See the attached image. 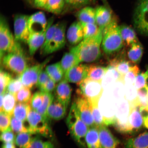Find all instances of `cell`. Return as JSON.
Segmentation results:
<instances>
[{"label": "cell", "mask_w": 148, "mask_h": 148, "mask_svg": "<svg viewBox=\"0 0 148 148\" xmlns=\"http://www.w3.org/2000/svg\"><path fill=\"white\" fill-rule=\"evenodd\" d=\"M103 38V30L99 28L95 36L84 39L73 47L80 63L94 62L101 58L100 46Z\"/></svg>", "instance_id": "1"}, {"label": "cell", "mask_w": 148, "mask_h": 148, "mask_svg": "<svg viewBox=\"0 0 148 148\" xmlns=\"http://www.w3.org/2000/svg\"><path fill=\"white\" fill-rule=\"evenodd\" d=\"M101 47L105 54L110 56L119 52L124 44L120 33V26L115 19L103 30Z\"/></svg>", "instance_id": "2"}, {"label": "cell", "mask_w": 148, "mask_h": 148, "mask_svg": "<svg viewBox=\"0 0 148 148\" xmlns=\"http://www.w3.org/2000/svg\"><path fill=\"white\" fill-rule=\"evenodd\" d=\"M66 124L70 134L81 147L86 148V137L88 127L79 116L73 103L66 119Z\"/></svg>", "instance_id": "3"}, {"label": "cell", "mask_w": 148, "mask_h": 148, "mask_svg": "<svg viewBox=\"0 0 148 148\" xmlns=\"http://www.w3.org/2000/svg\"><path fill=\"white\" fill-rule=\"evenodd\" d=\"M4 67L20 75L27 67V59L21 44L11 52L6 53L1 62Z\"/></svg>", "instance_id": "4"}, {"label": "cell", "mask_w": 148, "mask_h": 148, "mask_svg": "<svg viewBox=\"0 0 148 148\" xmlns=\"http://www.w3.org/2000/svg\"><path fill=\"white\" fill-rule=\"evenodd\" d=\"M25 122L28 132L32 134H39L48 137L52 136L49 121L36 110L31 109Z\"/></svg>", "instance_id": "5"}, {"label": "cell", "mask_w": 148, "mask_h": 148, "mask_svg": "<svg viewBox=\"0 0 148 148\" xmlns=\"http://www.w3.org/2000/svg\"><path fill=\"white\" fill-rule=\"evenodd\" d=\"M20 44L16 41L4 16L0 18V58L1 62L7 53L14 51Z\"/></svg>", "instance_id": "6"}, {"label": "cell", "mask_w": 148, "mask_h": 148, "mask_svg": "<svg viewBox=\"0 0 148 148\" xmlns=\"http://www.w3.org/2000/svg\"><path fill=\"white\" fill-rule=\"evenodd\" d=\"M131 109L130 103L125 98L116 102L115 121L113 125L118 132L123 134H131L129 123Z\"/></svg>", "instance_id": "7"}, {"label": "cell", "mask_w": 148, "mask_h": 148, "mask_svg": "<svg viewBox=\"0 0 148 148\" xmlns=\"http://www.w3.org/2000/svg\"><path fill=\"white\" fill-rule=\"evenodd\" d=\"M116 102L108 92L103 90L98 102V106L105 125H114L115 121Z\"/></svg>", "instance_id": "8"}, {"label": "cell", "mask_w": 148, "mask_h": 148, "mask_svg": "<svg viewBox=\"0 0 148 148\" xmlns=\"http://www.w3.org/2000/svg\"><path fill=\"white\" fill-rule=\"evenodd\" d=\"M133 23L140 34L148 36V0H138L135 8Z\"/></svg>", "instance_id": "9"}, {"label": "cell", "mask_w": 148, "mask_h": 148, "mask_svg": "<svg viewBox=\"0 0 148 148\" xmlns=\"http://www.w3.org/2000/svg\"><path fill=\"white\" fill-rule=\"evenodd\" d=\"M65 23H57L54 35L47 45L40 49V54L46 56L60 50L63 48L66 44Z\"/></svg>", "instance_id": "10"}, {"label": "cell", "mask_w": 148, "mask_h": 148, "mask_svg": "<svg viewBox=\"0 0 148 148\" xmlns=\"http://www.w3.org/2000/svg\"><path fill=\"white\" fill-rule=\"evenodd\" d=\"M79 86L77 92L90 101L99 100L103 91L101 82L88 77L81 82Z\"/></svg>", "instance_id": "11"}, {"label": "cell", "mask_w": 148, "mask_h": 148, "mask_svg": "<svg viewBox=\"0 0 148 148\" xmlns=\"http://www.w3.org/2000/svg\"><path fill=\"white\" fill-rule=\"evenodd\" d=\"M77 97L73 103L82 121L89 127L95 126L92 112L91 102L76 92Z\"/></svg>", "instance_id": "12"}, {"label": "cell", "mask_w": 148, "mask_h": 148, "mask_svg": "<svg viewBox=\"0 0 148 148\" xmlns=\"http://www.w3.org/2000/svg\"><path fill=\"white\" fill-rule=\"evenodd\" d=\"M51 59V57H49L41 63L28 67L25 69L20 75L24 86L31 89L36 86L39 76Z\"/></svg>", "instance_id": "13"}, {"label": "cell", "mask_w": 148, "mask_h": 148, "mask_svg": "<svg viewBox=\"0 0 148 148\" xmlns=\"http://www.w3.org/2000/svg\"><path fill=\"white\" fill-rule=\"evenodd\" d=\"M29 16L16 15L14 18V36L16 41L27 43L30 35L28 25Z\"/></svg>", "instance_id": "14"}, {"label": "cell", "mask_w": 148, "mask_h": 148, "mask_svg": "<svg viewBox=\"0 0 148 148\" xmlns=\"http://www.w3.org/2000/svg\"><path fill=\"white\" fill-rule=\"evenodd\" d=\"M48 21L45 14L39 12L29 16L28 25L31 34L43 33L46 30Z\"/></svg>", "instance_id": "15"}, {"label": "cell", "mask_w": 148, "mask_h": 148, "mask_svg": "<svg viewBox=\"0 0 148 148\" xmlns=\"http://www.w3.org/2000/svg\"><path fill=\"white\" fill-rule=\"evenodd\" d=\"M88 66L80 64L72 68L64 74V79L68 82L79 84L88 77Z\"/></svg>", "instance_id": "16"}, {"label": "cell", "mask_w": 148, "mask_h": 148, "mask_svg": "<svg viewBox=\"0 0 148 148\" xmlns=\"http://www.w3.org/2000/svg\"><path fill=\"white\" fill-rule=\"evenodd\" d=\"M72 91L71 86L64 78L56 86L54 97L68 107L71 100Z\"/></svg>", "instance_id": "17"}, {"label": "cell", "mask_w": 148, "mask_h": 148, "mask_svg": "<svg viewBox=\"0 0 148 148\" xmlns=\"http://www.w3.org/2000/svg\"><path fill=\"white\" fill-rule=\"evenodd\" d=\"M68 42L73 46H76L84 39L82 25L79 21L74 22L70 25L66 34Z\"/></svg>", "instance_id": "18"}, {"label": "cell", "mask_w": 148, "mask_h": 148, "mask_svg": "<svg viewBox=\"0 0 148 148\" xmlns=\"http://www.w3.org/2000/svg\"><path fill=\"white\" fill-rule=\"evenodd\" d=\"M68 106L54 97L47 111V116L49 119L58 120L63 118Z\"/></svg>", "instance_id": "19"}, {"label": "cell", "mask_w": 148, "mask_h": 148, "mask_svg": "<svg viewBox=\"0 0 148 148\" xmlns=\"http://www.w3.org/2000/svg\"><path fill=\"white\" fill-rule=\"evenodd\" d=\"M95 10L96 23L103 30L113 19L112 12L107 5H100Z\"/></svg>", "instance_id": "20"}, {"label": "cell", "mask_w": 148, "mask_h": 148, "mask_svg": "<svg viewBox=\"0 0 148 148\" xmlns=\"http://www.w3.org/2000/svg\"><path fill=\"white\" fill-rule=\"evenodd\" d=\"M106 125L99 127V136L103 148H116L119 143V140L111 132Z\"/></svg>", "instance_id": "21"}, {"label": "cell", "mask_w": 148, "mask_h": 148, "mask_svg": "<svg viewBox=\"0 0 148 148\" xmlns=\"http://www.w3.org/2000/svg\"><path fill=\"white\" fill-rule=\"evenodd\" d=\"M106 74L101 81L102 86L103 90L110 88L118 81H124V77L121 75L116 68L108 65Z\"/></svg>", "instance_id": "22"}, {"label": "cell", "mask_w": 148, "mask_h": 148, "mask_svg": "<svg viewBox=\"0 0 148 148\" xmlns=\"http://www.w3.org/2000/svg\"><path fill=\"white\" fill-rule=\"evenodd\" d=\"M131 108L129 123L132 134L138 131L144 125V116L138 106Z\"/></svg>", "instance_id": "23"}, {"label": "cell", "mask_w": 148, "mask_h": 148, "mask_svg": "<svg viewBox=\"0 0 148 148\" xmlns=\"http://www.w3.org/2000/svg\"><path fill=\"white\" fill-rule=\"evenodd\" d=\"M49 27V23L46 30L43 33L30 34L27 43L29 47V54L33 56L39 49L41 48L45 42L46 33Z\"/></svg>", "instance_id": "24"}, {"label": "cell", "mask_w": 148, "mask_h": 148, "mask_svg": "<svg viewBox=\"0 0 148 148\" xmlns=\"http://www.w3.org/2000/svg\"><path fill=\"white\" fill-rule=\"evenodd\" d=\"M60 63L64 74L72 68L80 63L73 47L72 48L69 52L65 53Z\"/></svg>", "instance_id": "25"}, {"label": "cell", "mask_w": 148, "mask_h": 148, "mask_svg": "<svg viewBox=\"0 0 148 148\" xmlns=\"http://www.w3.org/2000/svg\"><path fill=\"white\" fill-rule=\"evenodd\" d=\"M120 33L124 45L130 47L133 44L138 42L134 29L127 25L120 26Z\"/></svg>", "instance_id": "26"}, {"label": "cell", "mask_w": 148, "mask_h": 148, "mask_svg": "<svg viewBox=\"0 0 148 148\" xmlns=\"http://www.w3.org/2000/svg\"><path fill=\"white\" fill-rule=\"evenodd\" d=\"M135 64L126 58V55H121L115 59L112 63V66L116 68L122 76H125L130 70V68Z\"/></svg>", "instance_id": "27"}, {"label": "cell", "mask_w": 148, "mask_h": 148, "mask_svg": "<svg viewBox=\"0 0 148 148\" xmlns=\"http://www.w3.org/2000/svg\"><path fill=\"white\" fill-rule=\"evenodd\" d=\"M76 15L79 23H96V10L92 7H83L77 13Z\"/></svg>", "instance_id": "28"}, {"label": "cell", "mask_w": 148, "mask_h": 148, "mask_svg": "<svg viewBox=\"0 0 148 148\" xmlns=\"http://www.w3.org/2000/svg\"><path fill=\"white\" fill-rule=\"evenodd\" d=\"M86 141L88 148H103L100 141L99 127H90L87 133Z\"/></svg>", "instance_id": "29"}, {"label": "cell", "mask_w": 148, "mask_h": 148, "mask_svg": "<svg viewBox=\"0 0 148 148\" xmlns=\"http://www.w3.org/2000/svg\"><path fill=\"white\" fill-rule=\"evenodd\" d=\"M45 70L50 78L56 83L60 82L64 77V73L60 62L47 66Z\"/></svg>", "instance_id": "30"}, {"label": "cell", "mask_w": 148, "mask_h": 148, "mask_svg": "<svg viewBox=\"0 0 148 148\" xmlns=\"http://www.w3.org/2000/svg\"><path fill=\"white\" fill-rule=\"evenodd\" d=\"M126 148H148V132H145L136 137L127 140Z\"/></svg>", "instance_id": "31"}, {"label": "cell", "mask_w": 148, "mask_h": 148, "mask_svg": "<svg viewBox=\"0 0 148 148\" xmlns=\"http://www.w3.org/2000/svg\"><path fill=\"white\" fill-rule=\"evenodd\" d=\"M116 102L125 98V83L122 81H116L106 90Z\"/></svg>", "instance_id": "32"}, {"label": "cell", "mask_w": 148, "mask_h": 148, "mask_svg": "<svg viewBox=\"0 0 148 148\" xmlns=\"http://www.w3.org/2000/svg\"><path fill=\"white\" fill-rule=\"evenodd\" d=\"M107 70V67L93 64L90 65L88 67V77L92 80L101 82Z\"/></svg>", "instance_id": "33"}, {"label": "cell", "mask_w": 148, "mask_h": 148, "mask_svg": "<svg viewBox=\"0 0 148 148\" xmlns=\"http://www.w3.org/2000/svg\"><path fill=\"white\" fill-rule=\"evenodd\" d=\"M125 98L130 103L131 107L138 106V90L135 84L125 83Z\"/></svg>", "instance_id": "34"}, {"label": "cell", "mask_w": 148, "mask_h": 148, "mask_svg": "<svg viewBox=\"0 0 148 148\" xmlns=\"http://www.w3.org/2000/svg\"><path fill=\"white\" fill-rule=\"evenodd\" d=\"M130 48L127 53L129 60L135 64L139 63L143 53V49L141 44L138 41Z\"/></svg>", "instance_id": "35"}, {"label": "cell", "mask_w": 148, "mask_h": 148, "mask_svg": "<svg viewBox=\"0 0 148 148\" xmlns=\"http://www.w3.org/2000/svg\"><path fill=\"white\" fill-rule=\"evenodd\" d=\"M16 102L15 95L6 92L3 97L2 110L1 112L3 111L12 116Z\"/></svg>", "instance_id": "36"}, {"label": "cell", "mask_w": 148, "mask_h": 148, "mask_svg": "<svg viewBox=\"0 0 148 148\" xmlns=\"http://www.w3.org/2000/svg\"><path fill=\"white\" fill-rule=\"evenodd\" d=\"M31 109L29 103H18L15 107L12 116L16 119L25 121Z\"/></svg>", "instance_id": "37"}, {"label": "cell", "mask_w": 148, "mask_h": 148, "mask_svg": "<svg viewBox=\"0 0 148 148\" xmlns=\"http://www.w3.org/2000/svg\"><path fill=\"white\" fill-rule=\"evenodd\" d=\"M66 5L65 0H48L43 9L52 13L60 14Z\"/></svg>", "instance_id": "38"}, {"label": "cell", "mask_w": 148, "mask_h": 148, "mask_svg": "<svg viewBox=\"0 0 148 148\" xmlns=\"http://www.w3.org/2000/svg\"><path fill=\"white\" fill-rule=\"evenodd\" d=\"M32 135L28 132L18 133L16 136L15 143L19 148H28L33 138Z\"/></svg>", "instance_id": "39"}, {"label": "cell", "mask_w": 148, "mask_h": 148, "mask_svg": "<svg viewBox=\"0 0 148 148\" xmlns=\"http://www.w3.org/2000/svg\"><path fill=\"white\" fill-rule=\"evenodd\" d=\"M43 101L41 106L37 110L40 114L49 121V120L47 116V111L54 98V96L52 93L43 92Z\"/></svg>", "instance_id": "40"}, {"label": "cell", "mask_w": 148, "mask_h": 148, "mask_svg": "<svg viewBox=\"0 0 148 148\" xmlns=\"http://www.w3.org/2000/svg\"><path fill=\"white\" fill-rule=\"evenodd\" d=\"M80 23L82 25L84 34V39L90 38L95 36L99 32V28L97 23Z\"/></svg>", "instance_id": "41"}, {"label": "cell", "mask_w": 148, "mask_h": 148, "mask_svg": "<svg viewBox=\"0 0 148 148\" xmlns=\"http://www.w3.org/2000/svg\"><path fill=\"white\" fill-rule=\"evenodd\" d=\"M99 100L90 101L92 107V112L95 126L99 127L105 125L102 116L101 115L98 106Z\"/></svg>", "instance_id": "42"}, {"label": "cell", "mask_w": 148, "mask_h": 148, "mask_svg": "<svg viewBox=\"0 0 148 148\" xmlns=\"http://www.w3.org/2000/svg\"><path fill=\"white\" fill-rule=\"evenodd\" d=\"M15 97L18 103L30 104L32 96L30 89L24 86L16 94Z\"/></svg>", "instance_id": "43"}, {"label": "cell", "mask_w": 148, "mask_h": 148, "mask_svg": "<svg viewBox=\"0 0 148 148\" xmlns=\"http://www.w3.org/2000/svg\"><path fill=\"white\" fill-rule=\"evenodd\" d=\"M10 74L1 68L0 71V93L3 95L7 92V87L12 79Z\"/></svg>", "instance_id": "44"}, {"label": "cell", "mask_w": 148, "mask_h": 148, "mask_svg": "<svg viewBox=\"0 0 148 148\" xmlns=\"http://www.w3.org/2000/svg\"><path fill=\"white\" fill-rule=\"evenodd\" d=\"M138 95L140 110H148V90L147 87L138 90Z\"/></svg>", "instance_id": "45"}, {"label": "cell", "mask_w": 148, "mask_h": 148, "mask_svg": "<svg viewBox=\"0 0 148 148\" xmlns=\"http://www.w3.org/2000/svg\"><path fill=\"white\" fill-rule=\"evenodd\" d=\"M20 76L16 78H13L7 87V92L15 95L17 92L24 87Z\"/></svg>", "instance_id": "46"}, {"label": "cell", "mask_w": 148, "mask_h": 148, "mask_svg": "<svg viewBox=\"0 0 148 148\" xmlns=\"http://www.w3.org/2000/svg\"><path fill=\"white\" fill-rule=\"evenodd\" d=\"M140 72L138 66L136 64L133 65L128 73L125 76L124 79L125 83L135 84L136 77Z\"/></svg>", "instance_id": "47"}, {"label": "cell", "mask_w": 148, "mask_h": 148, "mask_svg": "<svg viewBox=\"0 0 148 148\" xmlns=\"http://www.w3.org/2000/svg\"><path fill=\"white\" fill-rule=\"evenodd\" d=\"M10 126L12 131L17 134L21 132H28L25 122L16 119L12 116L11 117Z\"/></svg>", "instance_id": "48"}, {"label": "cell", "mask_w": 148, "mask_h": 148, "mask_svg": "<svg viewBox=\"0 0 148 148\" xmlns=\"http://www.w3.org/2000/svg\"><path fill=\"white\" fill-rule=\"evenodd\" d=\"M28 148H55L53 144L49 141H46L36 137L33 138Z\"/></svg>", "instance_id": "49"}, {"label": "cell", "mask_w": 148, "mask_h": 148, "mask_svg": "<svg viewBox=\"0 0 148 148\" xmlns=\"http://www.w3.org/2000/svg\"><path fill=\"white\" fill-rule=\"evenodd\" d=\"M43 92H38L33 94L30 101V105L31 108L37 111L41 106L43 101Z\"/></svg>", "instance_id": "50"}, {"label": "cell", "mask_w": 148, "mask_h": 148, "mask_svg": "<svg viewBox=\"0 0 148 148\" xmlns=\"http://www.w3.org/2000/svg\"><path fill=\"white\" fill-rule=\"evenodd\" d=\"M12 116L3 111L0 112V130L1 132L10 127Z\"/></svg>", "instance_id": "51"}, {"label": "cell", "mask_w": 148, "mask_h": 148, "mask_svg": "<svg viewBox=\"0 0 148 148\" xmlns=\"http://www.w3.org/2000/svg\"><path fill=\"white\" fill-rule=\"evenodd\" d=\"M1 132L0 138L3 143H14L15 141L16 136L10 127L7 130Z\"/></svg>", "instance_id": "52"}, {"label": "cell", "mask_w": 148, "mask_h": 148, "mask_svg": "<svg viewBox=\"0 0 148 148\" xmlns=\"http://www.w3.org/2000/svg\"><path fill=\"white\" fill-rule=\"evenodd\" d=\"M90 0H65L66 5L72 8H78L89 4Z\"/></svg>", "instance_id": "53"}, {"label": "cell", "mask_w": 148, "mask_h": 148, "mask_svg": "<svg viewBox=\"0 0 148 148\" xmlns=\"http://www.w3.org/2000/svg\"><path fill=\"white\" fill-rule=\"evenodd\" d=\"M55 81L51 78L46 82L43 86L40 89V91L45 93H52L54 91L56 86Z\"/></svg>", "instance_id": "54"}, {"label": "cell", "mask_w": 148, "mask_h": 148, "mask_svg": "<svg viewBox=\"0 0 148 148\" xmlns=\"http://www.w3.org/2000/svg\"><path fill=\"white\" fill-rule=\"evenodd\" d=\"M135 86L138 90L146 87V79L145 73H140L138 74L135 81Z\"/></svg>", "instance_id": "55"}, {"label": "cell", "mask_w": 148, "mask_h": 148, "mask_svg": "<svg viewBox=\"0 0 148 148\" xmlns=\"http://www.w3.org/2000/svg\"><path fill=\"white\" fill-rule=\"evenodd\" d=\"M50 79L45 70H43L39 76L36 86L39 89L42 87Z\"/></svg>", "instance_id": "56"}, {"label": "cell", "mask_w": 148, "mask_h": 148, "mask_svg": "<svg viewBox=\"0 0 148 148\" xmlns=\"http://www.w3.org/2000/svg\"><path fill=\"white\" fill-rule=\"evenodd\" d=\"M48 0H34L33 4L37 8L43 9Z\"/></svg>", "instance_id": "57"}, {"label": "cell", "mask_w": 148, "mask_h": 148, "mask_svg": "<svg viewBox=\"0 0 148 148\" xmlns=\"http://www.w3.org/2000/svg\"><path fill=\"white\" fill-rule=\"evenodd\" d=\"M2 148H16L15 145L14 143H3Z\"/></svg>", "instance_id": "58"}, {"label": "cell", "mask_w": 148, "mask_h": 148, "mask_svg": "<svg viewBox=\"0 0 148 148\" xmlns=\"http://www.w3.org/2000/svg\"><path fill=\"white\" fill-rule=\"evenodd\" d=\"M144 125L148 129V115L144 118Z\"/></svg>", "instance_id": "59"}, {"label": "cell", "mask_w": 148, "mask_h": 148, "mask_svg": "<svg viewBox=\"0 0 148 148\" xmlns=\"http://www.w3.org/2000/svg\"><path fill=\"white\" fill-rule=\"evenodd\" d=\"M93 1H95L96 0H93ZM101 1L104 3L105 4H107V0H101Z\"/></svg>", "instance_id": "60"}, {"label": "cell", "mask_w": 148, "mask_h": 148, "mask_svg": "<svg viewBox=\"0 0 148 148\" xmlns=\"http://www.w3.org/2000/svg\"><path fill=\"white\" fill-rule=\"evenodd\" d=\"M27 1L29 2H30L31 3H33V1H34V0H27Z\"/></svg>", "instance_id": "61"}, {"label": "cell", "mask_w": 148, "mask_h": 148, "mask_svg": "<svg viewBox=\"0 0 148 148\" xmlns=\"http://www.w3.org/2000/svg\"><path fill=\"white\" fill-rule=\"evenodd\" d=\"M147 90H148V88H147Z\"/></svg>", "instance_id": "62"}]
</instances>
